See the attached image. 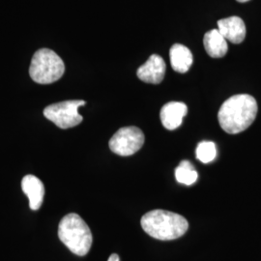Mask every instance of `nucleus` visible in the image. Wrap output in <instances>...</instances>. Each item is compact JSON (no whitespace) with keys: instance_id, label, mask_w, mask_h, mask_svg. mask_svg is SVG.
<instances>
[{"instance_id":"5","label":"nucleus","mask_w":261,"mask_h":261,"mask_svg":"<svg viewBox=\"0 0 261 261\" xmlns=\"http://www.w3.org/2000/svg\"><path fill=\"white\" fill-rule=\"evenodd\" d=\"M85 103V101L83 100H71L53 103L44 110V115L61 129L73 128L83 121V116L79 113V109Z\"/></svg>"},{"instance_id":"9","label":"nucleus","mask_w":261,"mask_h":261,"mask_svg":"<svg viewBox=\"0 0 261 261\" xmlns=\"http://www.w3.org/2000/svg\"><path fill=\"white\" fill-rule=\"evenodd\" d=\"M218 30L232 44H241L246 37V25L239 17H230L218 21Z\"/></svg>"},{"instance_id":"4","label":"nucleus","mask_w":261,"mask_h":261,"mask_svg":"<svg viewBox=\"0 0 261 261\" xmlns=\"http://www.w3.org/2000/svg\"><path fill=\"white\" fill-rule=\"evenodd\" d=\"M64 72L63 60L48 48H41L36 51L29 67L30 77L40 84L56 83L64 75Z\"/></svg>"},{"instance_id":"13","label":"nucleus","mask_w":261,"mask_h":261,"mask_svg":"<svg viewBox=\"0 0 261 261\" xmlns=\"http://www.w3.org/2000/svg\"><path fill=\"white\" fill-rule=\"evenodd\" d=\"M198 174L192 163L189 161H182L175 169V178L178 183L191 186L196 183Z\"/></svg>"},{"instance_id":"15","label":"nucleus","mask_w":261,"mask_h":261,"mask_svg":"<svg viewBox=\"0 0 261 261\" xmlns=\"http://www.w3.org/2000/svg\"><path fill=\"white\" fill-rule=\"evenodd\" d=\"M108 261H119V256L116 253H112V255L109 257Z\"/></svg>"},{"instance_id":"2","label":"nucleus","mask_w":261,"mask_h":261,"mask_svg":"<svg viewBox=\"0 0 261 261\" xmlns=\"http://www.w3.org/2000/svg\"><path fill=\"white\" fill-rule=\"evenodd\" d=\"M141 226L151 237L168 241L186 233L189 223L181 215L158 209L150 211L141 218Z\"/></svg>"},{"instance_id":"1","label":"nucleus","mask_w":261,"mask_h":261,"mask_svg":"<svg viewBox=\"0 0 261 261\" xmlns=\"http://www.w3.org/2000/svg\"><path fill=\"white\" fill-rule=\"evenodd\" d=\"M257 103L248 94L234 95L224 102L218 113L222 129L230 135L247 130L257 114Z\"/></svg>"},{"instance_id":"7","label":"nucleus","mask_w":261,"mask_h":261,"mask_svg":"<svg viewBox=\"0 0 261 261\" xmlns=\"http://www.w3.org/2000/svg\"><path fill=\"white\" fill-rule=\"evenodd\" d=\"M166 74V63L158 55H152L148 60L138 69L137 75L146 84H161Z\"/></svg>"},{"instance_id":"11","label":"nucleus","mask_w":261,"mask_h":261,"mask_svg":"<svg viewBox=\"0 0 261 261\" xmlns=\"http://www.w3.org/2000/svg\"><path fill=\"white\" fill-rule=\"evenodd\" d=\"M169 56L172 69L180 74L187 73L193 65L194 58L191 50L181 44H174L171 47Z\"/></svg>"},{"instance_id":"14","label":"nucleus","mask_w":261,"mask_h":261,"mask_svg":"<svg viewBox=\"0 0 261 261\" xmlns=\"http://www.w3.org/2000/svg\"><path fill=\"white\" fill-rule=\"evenodd\" d=\"M196 158L203 164H208L214 161L217 156V149L214 142L201 141L196 147Z\"/></svg>"},{"instance_id":"3","label":"nucleus","mask_w":261,"mask_h":261,"mask_svg":"<svg viewBox=\"0 0 261 261\" xmlns=\"http://www.w3.org/2000/svg\"><path fill=\"white\" fill-rule=\"evenodd\" d=\"M58 237L76 255L84 256L90 251L93 236L89 226L75 213L66 215L58 225Z\"/></svg>"},{"instance_id":"6","label":"nucleus","mask_w":261,"mask_h":261,"mask_svg":"<svg viewBox=\"0 0 261 261\" xmlns=\"http://www.w3.org/2000/svg\"><path fill=\"white\" fill-rule=\"evenodd\" d=\"M144 143V135L138 127H124L117 130L109 142L113 153L119 156H130L137 153Z\"/></svg>"},{"instance_id":"12","label":"nucleus","mask_w":261,"mask_h":261,"mask_svg":"<svg viewBox=\"0 0 261 261\" xmlns=\"http://www.w3.org/2000/svg\"><path fill=\"white\" fill-rule=\"evenodd\" d=\"M203 44L206 53L210 57L221 58L227 53V43L218 29H212L204 35Z\"/></svg>"},{"instance_id":"8","label":"nucleus","mask_w":261,"mask_h":261,"mask_svg":"<svg viewBox=\"0 0 261 261\" xmlns=\"http://www.w3.org/2000/svg\"><path fill=\"white\" fill-rule=\"evenodd\" d=\"M188 113L186 105L181 102H169L161 110V121L163 126L168 130H173L179 128L183 118Z\"/></svg>"},{"instance_id":"16","label":"nucleus","mask_w":261,"mask_h":261,"mask_svg":"<svg viewBox=\"0 0 261 261\" xmlns=\"http://www.w3.org/2000/svg\"><path fill=\"white\" fill-rule=\"evenodd\" d=\"M238 2H241V3H244V2H248V1H250V0H237Z\"/></svg>"},{"instance_id":"10","label":"nucleus","mask_w":261,"mask_h":261,"mask_svg":"<svg viewBox=\"0 0 261 261\" xmlns=\"http://www.w3.org/2000/svg\"><path fill=\"white\" fill-rule=\"evenodd\" d=\"M21 189L29 200V207L36 211L43 204L45 196V186L39 178L28 174L21 180Z\"/></svg>"}]
</instances>
